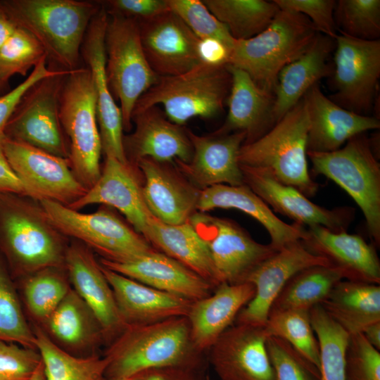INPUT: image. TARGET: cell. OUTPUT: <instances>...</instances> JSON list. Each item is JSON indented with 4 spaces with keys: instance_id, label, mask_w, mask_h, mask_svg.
Segmentation results:
<instances>
[{
    "instance_id": "1",
    "label": "cell",
    "mask_w": 380,
    "mask_h": 380,
    "mask_svg": "<svg viewBox=\"0 0 380 380\" xmlns=\"http://www.w3.org/2000/svg\"><path fill=\"white\" fill-rule=\"evenodd\" d=\"M106 380L127 379L151 368L207 367L205 353L194 346L186 317L127 326L109 345Z\"/></svg>"
},
{
    "instance_id": "2",
    "label": "cell",
    "mask_w": 380,
    "mask_h": 380,
    "mask_svg": "<svg viewBox=\"0 0 380 380\" xmlns=\"http://www.w3.org/2000/svg\"><path fill=\"white\" fill-rule=\"evenodd\" d=\"M14 25L32 35L54 68H80L81 47L100 1L78 0H1Z\"/></svg>"
},
{
    "instance_id": "3",
    "label": "cell",
    "mask_w": 380,
    "mask_h": 380,
    "mask_svg": "<svg viewBox=\"0 0 380 380\" xmlns=\"http://www.w3.org/2000/svg\"><path fill=\"white\" fill-rule=\"evenodd\" d=\"M67 239L39 202L0 194V249L15 274L27 277L48 267H64Z\"/></svg>"
},
{
    "instance_id": "4",
    "label": "cell",
    "mask_w": 380,
    "mask_h": 380,
    "mask_svg": "<svg viewBox=\"0 0 380 380\" xmlns=\"http://www.w3.org/2000/svg\"><path fill=\"white\" fill-rule=\"evenodd\" d=\"M318 34L303 15L280 10L262 32L235 40L227 65L243 70L273 94L281 70L306 53Z\"/></svg>"
},
{
    "instance_id": "5",
    "label": "cell",
    "mask_w": 380,
    "mask_h": 380,
    "mask_svg": "<svg viewBox=\"0 0 380 380\" xmlns=\"http://www.w3.org/2000/svg\"><path fill=\"white\" fill-rule=\"evenodd\" d=\"M309 118L304 97L258 139L243 144L240 165L263 168L280 182L306 197L314 196L318 184L311 179L307 160Z\"/></svg>"
},
{
    "instance_id": "6",
    "label": "cell",
    "mask_w": 380,
    "mask_h": 380,
    "mask_svg": "<svg viewBox=\"0 0 380 380\" xmlns=\"http://www.w3.org/2000/svg\"><path fill=\"white\" fill-rule=\"evenodd\" d=\"M230 87L227 65L201 63L178 75L159 77L139 98L133 113L160 104L171 122L183 126L193 118H210L220 113Z\"/></svg>"
},
{
    "instance_id": "7",
    "label": "cell",
    "mask_w": 380,
    "mask_h": 380,
    "mask_svg": "<svg viewBox=\"0 0 380 380\" xmlns=\"http://www.w3.org/2000/svg\"><path fill=\"white\" fill-rule=\"evenodd\" d=\"M59 114L68 141L70 167L78 181L89 190L101 175L102 146L95 94L87 67H80L65 75L60 94Z\"/></svg>"
},
{
    "instance_id": "8",
    "label": "cell",
    "mask_w": 380,
    "mask_h": 380,
    "mask_svg": "<svg viewBox=\"0 0 380 380\" xmlns=\"http://www.w3.org/2000/svg\"><path fill=\"white\" fill-rule=\"evenodd\" d=\"M315 173L334 182L361 209L367 232L380 245V164L365 133L355 136L341 148L326 153L307 152Z\"/></svg>"
},
{
    "instance_id": "9",
    "label": "cell",
    "mask_w": 380,
    "mask_h": 380,
    "mask_svg": "<svg viewBox=\"0 0 380 380\" xmlns=\"http://www.w3.org/2000/svg\"><path fill=\"white\" fill-rule=\"evenodd\" d=\"M39 203L59 232L98 253L102 259L124 262L155 251L141 234L107 206L82 213L51 201Z\"/></svg>"
},
{
    "instance_id": "10",
    "label": "cell",
    "mask_w": 380,
    "mask_h": 380,
    "mask_svg": "<svg viewBox=\"0 0 380 380\" xmlns=\"http://www.w3.org/2000/svg\"><path fill=\"white\" fill-rule=\"evenodd\" d=\"M105 50L108 84L113 97L120 102L123 129L127 131L132 128L137 102L159 76L146 57L135 20L108 15Z\"/></svg>"
},
{
    "instance_id": "11",
    "label": "cell",
    "mask_w": 380,
    "mask_h": 380,
    "mask_svg": "<svg viewBox=\"0 0 380 380\" xmlns=\"http://www.w3.org/2000/svg\"><path fill=\"white\" fill-rule=\"evenodd\" d=\"M70 71L44 78L22 97L10 118L4 137L68 158L69 144L59 114V101L64 78Z\"/></svg>"
},
{
    "instance_id": "12",
    "label": "cell",
    "mask_w": 380,
    "mask_h": 380,
    "mask_svg": "<svg viewBox=\"0 0 380 380\" xmlns=\"http://www.w3.org/2000/svg\"><path fill=\"white\" fill-rule=\"evenodd\" d=\"M334 40V93L329 98L348 110L368 115L380 77V40H362L339 33Z\"/></svg>"
},
{
    "instance_id": "13",
    "label": "cell",
    "mask_w": 380,
    "mask_h": 380,
    "mask_svg": "<svg viewBox=\"0 0 380 380\" xmlns=\"http://www.w3.org/2000/svg\"><path fill=\"white\" fill-rule=\"evenodd\" d=\"M1 146L27 197L69 207L87 193V189L72 171L68 158L6 137L1 139Z\"/></svg>"
},
{
    "instance_id": "14",
    "label": "cell",
    "mask_w": 380,
    "mask_h": 380,
    "mask_svg": "<svg viewBox=\"0 0 380 380\" xmlns=\"http://www.w3.org/2000/svg\"><path fill=\"white\" fill-rule=\"evenodd\" d=\"M206 243L221 281L246 282L248 275L278 250L262 244L235 222L196 212L189 220Z\"/></svg>"
},
{
    "instance_id": "15",
    "label": "cell",
    "mask_w": 380,
    "mask_h": 380,
    "mask_svg": "<svg viewBox=\"0 0 380 380\" xmlns=\"http://www.w3.org/2000/svg\"><path fill=\"white\" fill-rule=\"evenodd\" d=\"M108 14L101 8L91 20L81 47V58L89 70L94 94L102 152L126 163L123 148V123L106 75L105 34Z\"/></svg>"
},
{
    "instance_id": "16",
    "label": "cell",
    "mask_w": 380,
    "mask_h": 380,
    "mask_svg": "<svg viewBox=\"0 0 380 380\" xmlns=\"http://www.w3.org/2000/svg\"><path fill=\"white\" fill-rule=\"evenodd\" d=\"M315 265L330 266L327 259L310 252L300 240L278 250L247 277L246 282L254 286L255 294L237 315L236 324L264 327L286 282L298 272Z\"/></svg>"
},
{
    "instance_id": "17",
    "label": "cell",
    "mask_w": 380,
    "mask_h": 380,
    "mask_svg": "<svg viewBox=\"0 0 380 380\" xmlns=\"http://www.w3.org/2000/svg\"><path fill=\"white\" fill-rule=\"evenodd\" d=\"M243 183L268 206L295 223L321 225L334 232L346 231L354 219L353 208L327 209L311 202L296 188L283 184L263 168L240 165Z\"/></svg>"
},
{
    "instance_id": "18",
    "label": "cell",
    "mask_w": 380,
    "mask_h": 380,
    "mask_svg": "<svg viewBox=\"0 0 380 380\" xmlns=\"http://www.w3.org/2000/svg\"><path fill=\"white\" fill-rule=\"evenodd\" d=\"M264 327L237 324L225 330L208 350V363L220 380H274Z\"/></svg>"
},
{
    "instance_id": "19",
    "label": "cell",
    "mask_w": 380,
    "mask_h": 380,
    "mask_svg": "<svg viewBox=\"0 0 380 380\" xmlns=\"http://www.w3.org/2000/svg\"><path fill=\"white\" fill-rule=\"evenodd\" d=\"M138 23L144 53L159 77L178 75L201 63L200 39L170 11Z\"/></svg>"
},
{
    "instance_id": "20",
    "label": "cell",
    "mask_w": 380,
    "mask_h": 380,
    "mask_svg": "<svg viewBox=\"0 0 380 380\" xmlns=\"http://www.w3.org/2000/svg\"><path fill=\"white\" fill-rule=\"evenodd\" d=\"M136 166L143 178V195L151 215L168 224L188 222L197 212L201 190L175 163L146 158Z\"/></svg>"
},
{
    "instance_id": "21",
    "label": "cell",
    "mask_w": 380,
    "mask_h": 380,
    "mask_svg": "<svg viewBox=\"0 0 380 380\" xmlns=\"http://www.w3.org/2000/svg\"><path fill=\"white\" fill-rule=\"evenodd\" d=\"M138 171L129 162L106 156L98 181L69 208L79 210L96 203L113 208L144 237L153 216L146 204Z\"/></svg>"
},
{
    "instance_id": "22",
    "label": "cell",
    "mask_w": 380,
    "mask_h": 380,
    "mask_svg": "<svg viewBox=\"0 0 380 380\" xmlns=\"http://www.w3.org/2000/svg\"><path fill=\"white\" fill-rule=\"evenodd\" d=\"M193 154L189 162L175 161L179 171L201 190L218 184H244L238 160L244 132L201 136L187 129Z\"/></svg>"
},
{
    "instance_id": "23",
    "label": "cell",
    "mask_w": 380,
    "mask_h": 380,
    "mask_svg": "<svg viewBox=\"0 0 380 380\" xmlns=\"http://www.w3.org/2000/svg\"><path fill=\"white\" fill-rule=\"evenodd\" d=\"M64 266L72 289L96 319L106 341L110 343L125 326L101 265L90 248L74 241L68 246Z\"/></svg>"
},
{
    "instance_id": "24",
    "label": "cell",
    "mask_w": 380,
    "mask_h": 380,
    "mask_svg": "<svg viewBox=\"0 0 380 380\" xmlns=\"http://www.w3.org/2000/svg\"><path fill=\"white\" fill-rule=\"evenodd\" d=\"M134 132L123 137L127 160L135 165L143 158L172 163L190 161L193 149L187 129L171 122L158 106L134 112Z\"/></svg>"
},
{
    "instance_id": "25",
    "label": "cell",
    "mask_w": 380,
    "mask_h": 380,
    "mask_svg": "<svg viewBox=\"0 0 380 380\" xmlns=\"http://www.w3.org/2000/svg\"><path fill=\"white\" fill-rule=\"evenodd\" d=\"M300 241L310 252L327 259L345 280L379 285L378 255L374 246L361 236L312 225L305 227Z\"/></svg>"
},
{
    "instance_id": "26",
    "label": "cell",
    "mask_w": 380,
    "mask_h": 380,
    "mask_svg": "<svg viewBox=\"0 0 380 380\" xmlns=\"http://www.w3.org/2000/svg\"><path fill=\"white\" fill-rule=\"evenodd\" d=\"M309 118L307 152L336 151L351 138L380 127L376 117L348 110L324 95L318 84L304 95Z\"/></svg>"
},
{
    "instance_id": "27",
    "label": "cell",
    "mask_w": 380,
    "mask_h": 380,
    "mask_svg": "<svg viewBox=\"0 0 380 380\" xmlns=\"http://www.w3.org/2000/svg\"><path fill=\"white\" fill-rule=\"evenodd\" d=\"M99 262L148 286L192 302L208 296L215 289L191 270L156 250L127 262H114L101 258Z\"/></svg>"
},
{
    "instance_id": "28",
    "label": "cell",
    "mask_w": 380,
    "mask_h": 380,
    "mask_svg": "<svg viewBox=\"0 0 380 380\" xmlns=\"http://www.w3.org/2000/svg\"><path fill=\"white\" fill-rule=\"evenodd\" d=\"M101 267L125 327L187 317L192 301L156 289Z\"/></svg>"
},
{
    "instance_id": "29",
    "label": "cell",
    "mask_w": 380,
    "mask_h": 380,
    "mask_svg": "<svg viewBox=\"0 0 380 380\" xmlns=\"http://www.w3.org/2000/svg\"><path fill=\"white\" fill-rule=\"evenodd\" d=\"M254 294L251 283L223 282L208 296L194 301L186 317L194 347L203 353L208 351Z\"/></svg>"
},
{
    "instance_id": "30",
    "label": "cell",
    "mask_w": 380,
    "mask_h": 380,
    "mask_svg": "<svg viewBox=\"0 0 380 380\" xmlns=\"http://www.w3.org/2000/svg\"><path fill=\"white\" fill-rule=\"evenodd\" d=\"M231 75V87L227 100L228 113L215 134L244 132L243 144L252 142L274 125V96L260 88L243 70L227 65Z\"/></svg>"
},
{
    "instance_id": "31",
    "label": "cell",
    "mask_w": 380,
    "mask_h": 380,
    "mask_svg": "<svg viewBox=\"0 0 380 380\" xmlns=\"http://www.w3.org/2000/svg\"><path fill=\"white\" fill-rule=\"evenodd\" d=\"M215 208L239 210L259 222L267 231L270 244L277 250L303 238L305 227L289 224L278 218L269 206L246 184L214 185L201 191L197 212Z\"/></svg>"
},
{
    "instance_id": "32",
    "label": "cell",
    "mask_w": 380,
    "mask_h": 380,
    "mask_svg": "<svg viewBox=\"0 0 380 380\" xmlns=\"http://www.w3.org/2000/svg\"><path fill=\"white\" fill-rule=\"evenodd\" d=\"M334 48V39L319 33L306 53L281 70L273 91L274 123L296 106L312 87L332 73L329 58Z\"/></svg>"
},
{
    "instance_id": "33",
    "label": "cell",
    "mask_w": 380,
    "mask_h": 380,
    "mask_svg": "<svg viewBox=\"0 0 380 380\" xmlns=\"http://www.w3.org/2000/svg\"><path fill=\"white\" fill-rule=\"evenodd\" d=\"M144 238L155 250L182 263L215 288L222 283L206 243L189 222L168 224L153 217Z\"/></svg>"
},
{
    "instance_id": "34",
    "label": "cell",
    "mask_w": 380,
    "mask_h": 380,
    "mask_svg": "<svg viewBox=\"0 0 380 380\" xmlns=\"http://www.w3.org/2000/svg\"><path fill=\"white\" fill-rule=\"evenodd\" d=\"M349 335L380 321V286L341 280L319 305Z\"/></svg>"
},
{
    "instance_id": "35",
    "label": "cell",
    "mask_w": 380,
    "mask_h": 380,
    "mask_svg": "<svg viewBox=\"0 0 380 380\" xmlns=\"http://www.w3.org/2000/svg\"><path fill=\"white\" fill-rule=\"evenodd\" d=\"M44 325L58 343L72 351L91 350L106 341L96 319L72 289Z\"/></svg>"
},
{
    "instance_id": "36",
    "label": "cell",
    "mask_w": 380,
    "mask_h": 380,
    "mask_svg": "<svg viewBox=\"0 0 380 380\" xmlns=\"http://www.w3.org/2000/svg\"><path fill=\"white\" fill-rule=\"evenodd\" d=\"M343 279L341 272L331 266L315 265L305 268L286 282L270 312L287 310L310 311L319 305L332 289Z\"/></svg>"
},
{
    "instance_id": "37",
    "label": "cell",
    "mask_w": 380,
    "mask_h": 380,
    "mask_svg": "<svg viewBox=\"0 0 380 380\" xmlns=\"http://www.w3.org/2000/svg\"><path fill=\"white\" fill-rule=\"evenodd\" d=\"M36 348L44 366L46 380H104L106 357L77 356L58 346L41 328L34 330Z\"/></svg>"
},
{
    "instance_id": "38",
    "label": "cell",
    "mask_w": 380,
    "mask_h": 380,
    "mask_svg": "<svg viewBox=\"0 0 380 380\" xmlns=\"http://www.w3.org/2000/svg\"><path fill=\"white\" fill-rule=\"evenodd\" d=\"M235 40L248 39L265 30L280 11L274 1L203 0Z\"/></svg>"
},
{
    "instance_id": "39",
    "label": "cell",
    "mask_w": 380,
    "mask_h": 380,
    "mask_svg": "<svg viewBox=\"0 0 380 380\" xmlns=\"http://www.w3.org/2000/svg\"><path fill=\"white\" fill-rule=\"evenodd\" d=\"M310 317L319 347V380H345V353L350 335L321 305L310 310Z\"/></svg>"
},
{
    "instance_id": "40",
    "label": "cell",
    "mask_w": 380,
    "mask_h": 380,
    "mask_svg": "<svg viewBox=\"0 0 380 380\" xmlns=\"http://www.w3.org/2000/svg\"><path fill=\"white\" fill-rule=\"evenodd\" d=\"M64 267H48L25 277L23 295L28 311L44 324L71 288Z\"/></svg>"
},
{
    "instance_id": "41",
    "label": "cell",
    "mask_w": 380,
    "mask_h": 380,
    "mask_svg": "<svg viewBox=\"0 0 380 380\" xmlns=\"http://www.w3.org/2000/svg\"><path fill=\"white\" fill-rule=\"evenodd\" d=\"M264 329L267 337L274 336L286 341L319 369V347L312 327L310 311L270 312Z\"/></svg>"
},
{
    "instance_id": "42",
    "label": "cell",
    "mask_w": 380,
    "mask_h": 380,
    "mask_svg": "<svg viewBox=\"0 0 380 380\" xmlns=\"http://www.w3.org/2000/svg\"><path fill=\"white\" fill-rule=\"evenodd\" d=\"M0 341L36 348V336L22 310L8 271L0 259Z\"/></svg>"
},
{
    "instance_id": "43",
    "label": "cell",
    "mask_w": 380,
    "mask_h": 380,
    "mask_svg": "<svg viewBox=\"0 0 380 380\" xmlns=\"http://www.w3.org/2000/svg\"><path fill=\"white\" fill-rule=\"evenodd\" d=\"M334 15L339 34L362 40H379V0L336 1Z\"/></svg>"
},
{
    "instance_id": "44",
    "label": "cell",
    "mask_w": 380,
    "mask_h": 380,
    "mask_svg": "<svg viewBox=\"0 0 380 380\" xmlns=\"http://www.w3.org/2000/svg\"><path fill=\"white\" fill-rule=\"evenodd\" d=\"M46 53L39 42L29 32L17 27L0 49V86L5 89L13 75H26L34 68Z\"/></svg>"
},
{
    "instance_id": "45",
    "label": "cell",
    "mask_w": 380,
    "mask_h": 380,
    "mask_svg": "<svg viewBox=\"0 0 380 380\" xmlns=\"http://www.w3.org/2000/svg\"><path fill=\"white\" fill-rule=\"evenodd\" d=\"M169 9L199 39H215L232 51L235 39L227 28L199 0H167Z\"/></svg>"
},
{
    "instance_id": "46",
    "label": "cell",
    "mask_w": 380,
    "mask_h": 380,
    "mask_svg": "<svg viewBox=\"0 0 380 380\" xmlns=\"http://www.w3.org/2000/svg\"><path fill=\"white\" fill-rule=\"evenodd\" d=\"M266 348L274 380H319V371L288 342L270 336Z\"/></svg>"
},
{
    "instance_id": "47",
    "label": "cell",
    "mask_w": 380,
    "mask_h": 380,
    "mask_svg": "<svg viewBox=\"0 0 380 380\" xmlns=\"http://www.w3.org/2000/svg\"><path fill=\"white\" fill-rule=\"evenodd\" d=\"M345 380H380V353L363 335H350L345 353Z\"/></svg>"
},
{
    "instance_id": "48",
    "label": "cell",
    "mask_w": 380,
    "mask_h": 380,
    "mask_svg": "<svg viewBox=\"0 0 380 380\" xmlns=\"http://www.w3.org/2000/svg\"><path fill=\"white\" fill-rule=\"evenodd\" d=\"M42 363L37 349L0 341V380H30Z\"/></svg>"
},
{
    "instance_id": "49",
    "label": "cell",
    "mask_w": 380,
    "mask_h": 380,
    "mask_svg": "<svg viewBox=\"0 0 380 380\" xmlns=\"http://www.w3.org/2000/svg\"><path fill=\"white\" fill-rule=\"evenodd\" d=\"M280 10L300 13L305 16L316 30L335 39L338 34L335 20L334 0H274Z\"/></svg>"
},
{
    "instance_id": "50",
    "label": "cell",
    "mask_w": 380,
    "mask_h": 380,
    "mask_svg": "<svg viewBox=\"0 0 380 380\" xmlns=\"http://www.w3.org/2000/svg\"><path fill=\"white\" fill-rule=\"evenodd\" d=\"M63 70L47 65V58H44L23 82L0 96V140L4 137L5 128L10 118L28 89L41 80L57 75Z\"/></svg>"
},
{
    "instance_id": "51",
    "label": "cell",
    "mask_w": 380,
    "mask_h": 380,
    "mask_svg": "<svg viewBox=\"0 0 380 380\" xmlns=\"http://www.w3.org/2000/svg\"><path fill=\"white\" fill-rule=\"evenodd\" d=\"M108 15L137 22L153 19L170 11L167 0H110L101 3Z\"/></svg>"
},
{
    "instance_id": "52",
    "label": "cell",
    "mask_w": 380,
    "mask_h": 380,
    "mask_svg": "<svg viewBox=\"0 0 380 380\" xmlns=\"http://www.w3.org/2000/svg\"><path fill=\"white\" fill-rule=\"evenodd\" d=\"M206 367L167 366L151 368L126 380H207Z\"/></svg>"
},
{
    "instance_id": "53",
    "label": "cell",
    "mask_w": 380,
    "mask_h": 380,
    "mask_svg": "<svg viewBox=\"0 0 380 380\" xmlns=\"http://www.w3.org/2000/svg\"><path fill=\"white\" fill-rule=\"evenodd\" d=\"M231 49L222 42L215 39H200L198 54L201 63L213 66L227 65Z\"/></svg>"
},
{
    "instance_id": "54",
    "label": "cell",
    "mask_w": 380,
    "mask_h": 380,
    "mask_svg": "<svg viewBox=\"0 0 380 380\" xmlns=\"http://www.w3.org/2000/svg\"><path fill=\"white\" fill-rule=\"evenodd\" d=\"M1 139L0 140V194H15L26 196L20 181L12 170L4 155L1 146Z\"/></svg>"
},
{
    "instance_id": "55",
    "label": "cell",
    "mask_w": 380,
    "mask_h": 380,
    "mask_svg": "<svg viewBox=\"0 0 380 380\" xmlns=\"http://www.w3.org/2000/svg\"><path fill=\"white\" fill-rule=\"evenodd\" d=\"M16 28L0 5V49L12 36Z\"/></svg>"
},
{
    "instance_id": "56",
    "label": "cell",
    "mask_w": 380,
    "mask_h": 380,
    "mask_svg": "<svg viewBox=\"0 0 380 380\" xmlns=\"http://www.w3.org/2000/svg\"><path fill=\"white\" fill-rule=\"evenodd\" d=\"M361 334L370 345L380 350V321L368 325Z\"/></svg>"
},
{
    "instance_id": "57",
    "label": "cell",
    "mask_w": 380,
    "mask_h": 380,
    "mask_svg": "<svg viewBox=\"0 0 380 380\" xmlns=\"http://www.w3.org/2000/svg\"><path fill=\"white\" fill-rule=\"evenodd\" d=\"M30 380H46L44 366L42 363Z\"/></svg>"
},
{
    "instance_id": "58",
    "label": "cell",
    "mask_w": 380,
    "mask_h": 380,
    "mask_svg": "<svg viewBox=\"0 0 380 380\" xmlns=\"http://www.w3.org/2000/svg\"><path fill=\"white\" fill-rule=\"evenodd\" d=\"M4 89L2 88L1 86H0V92L2 91Z\"/></svg>"
},
{
    "instance_id": "59",
    "label": "cell",
    "mask_w": 380,
    "mask_h": 380,
    "mask_svg": "<svg viewBox=\"0 0 380 380\" xmlns=\"http://www.w3.org/2000/svg\"><path fill=\"white\" fill-rule=\"evenodd\" d=\"M118 380H126V379H118Z\"/></svg>"
}]
</instances>
